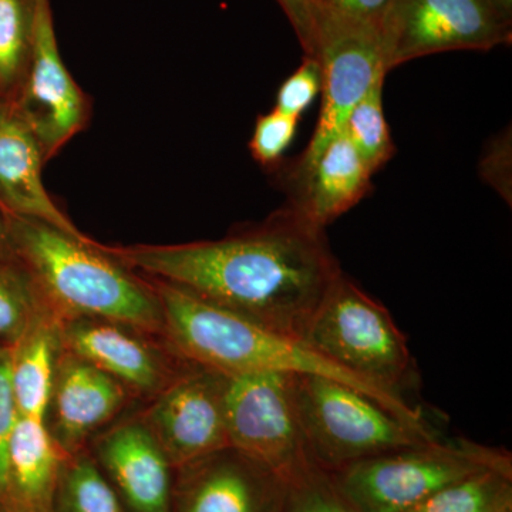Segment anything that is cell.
Returning a JSON list of instances; mask_svg holds the SVG:
<instances>
[{
    "label": "cell",
    "instance_id": "cell-1",
    "mask_svg": "<svg viewBox=\"0 0 512 512\" xmlns=\"http://www.w3.org/2000/svg\"><path fill=\"white\" fill-rule=\"evenodd\" d=\"M104 251L147 279L302 342L320 302L343 272L325 231L289 204L261 224L218 241Z\"/></svg>",
    "mask_w": 512,
    "mask_h": 512
},
{
    "label": "cell",
    "instance_id": "cell-2",
    "mask_svg": "<svg viewBox=\"0 0 512 512\" xmlns=\"http://www.w3.org/2000/svg\"><path fill=\"white\" fill-rule=\"evenodd\" d=\"M147 281L156 292L163 311L165 345L181 359L225 375L278 372L329 377L367 394L417 430L434 433L419 410L403 397L362 382L320 356L302 340L262 328L173 285L153 279Z\"/></svg>",
    "mask_w": 512,
    "mask_h": 512
},
{
    "label": "cell",
    "instance_id": "cell-3",
    "mask_svg": "<svg viewBox=\"0 0 512 512\" xmlns=\"http://www.w3.org/2000/svg\"><path fill=\"white\" fill-rule=\"evenodd\" d=\"M6 222L13 258L28 269L59 320H107L147 336H163L156 292L103 245L33 218L6 214Z\"/></svg>",
    "mask_w": 512,
    "mask_h": 512
},
{
    "label": "cell",
    "instance_id": "cell-4",
    "mask_svg": "<svg viewBox=\"0 0 512 512\" xmlns=\"http://www.w3.org/2000/svg\"><path fill=\"white\" fill-rule=\"evenodd\" d=\"M295 400L309 457L328 473L440 440L436 433L417 430L367 394L329 377L295 375Z\"/></svg>",
    "mask_w": 512,
    "mask_h": 512
},
{
    "label": "cell",
    "instance_id": "cell-5",
    "mask_svg": "<svg viewBox=\"0 0 512 512\" xmlns=\"http://www.w3.org/2000/svg\"><path fill=\"white\" fill-rule=\"evenodd\" d=\"M303 342L340 369L393 396L403 397L402 389L412 377L406 336L382 303L345 272L320 302Z\"/></svg>",
    "mask_w": 512,
    "mask_h": 512
},
{
    "label": "cell",
    "instance_id": "cell-6",
    "mask_svg": "<svg viewBox=\"0 0 512 512\" xmlns=\"http://www.w3.org/2000/svg\"><path fill=\"white\" fill-rule=\"evenodd\" d=\"M512 464L508 451L456 439L404 448L329 473L359 512H410L447 485Z\"/></svg>",
    "mask_w": 512,
    "mask_h": 512
},
{
    "label": "cell",
    "instance_id": "cell-7",
    "mask_svg": "<svg viewBox=\"0 0 512 512\" xmlns=\"http://www.w3.org/2000/svg\"><path fill=\"white\" fill-rule=\"evenodd\" d=\"M308 57L322 69V107L311 141L288 174L293 188L305 180L322 151L345 130L350 111L386 77L382 33L379 30L316 18Z\"/></svg>",
    "mask_w": 512,
    "mask_h": 512
},
{
    "label": "cell",
    "instance_id": "cell-8",
    "mask_svg": "<svg viewBox=\"0 0 512 512\" xmlns=\"http://www.w3.org/2000/svg\"><path fill=\"white\" fill-rule=\"evenodd\" d=\"M225 419L229 447L285 480L312 461L296 409L295 375H228Z\"/></svg>",
    "mask_w": 512,
    "mask_h": 512
},
{
    "label": "cell",
    "instance_id": "cell-9",
    "mask_svg": "<svg viewBox=\"0 0 512 512\" xmlns=\"http://www.w3.org/2000/svg\"><path fill=\"white\" fill-rule=\"evenodd\" d=\"M387 73L400 64L453 50L510 45V25L484 0H396L382 28Z\"/></svg>",
    "mask_w": 512,
    "mask_h": 512
},
{
    "label": "cell",
    "instance_id": "cell-10",
    "mask_svg": "<svg viewBox=\"0 0 512 512\" xmlns=\"http://www.w3.org/2000/svg\"><path fill=\"white\" fill-rule=\"evenodd\" d=\"M227 380L225 373L188 362L141 416L174 470L229 447Z\"/></svg>",
    "mask_w": 512,
    "mask_h": 512
},
{
    "label": "cell",
    "instance_id": "cell-11",
    "mask_svg": "<svg viewBox=\"0 0 512 512\" xmlns=\"http://www.w3.org/2000/svg\"><path fill=\"white\" fill-rule=\"evenodd\" d=\"M35 5L32 56L12 106L32 128L49 161L86 127L90 101L60 56L50 0H35Z\"/></svg>",
    "mask_w": 512,
    "mask_h": 512
},
{
    "label": "cell",
    "instance_id": "cell-12",
    "mask_svg": "<svg viewBox=\"0 0 512 512\" xmlns=\"http://www.w3.org/2000/svg\"><path fill=\"white\" fill-rule=\"evenodd\" d=\"M288 483L235 448L178 468L173 512H285Z\"/></svg>",
    "mask_w": 512,
    "mask_h": 512
},
{
    "label": "cell",
    "instance_id": "cell-13",
    "mask_svg": "<svg viewBox=\"0 0 512 512\" xmlns=\"http://www.w3.org/2000/svg\"><path fill=\"white\" fill-rule=\"evenodd\" d=\"M92 456L127 512H173V464L141 417L93 439Z\"/></svg>",
    "mask_w": 512,
    "mask_h": 512
},
{
    "label": "cell",
    "instance_id": "cell-14",
    "mask_svg": "<svg viewBox=\"0 0 512 512\" xmlns=\"http://www.w3.org/2000/svg\"><path fill=\"white\" fill-rule=\"evenodd\" d=\"M146 336L107 320H60L64 350L99 367L128 392L153 399L188 362L174 366V356H178L173 353L164 357Z\"/></svg>",
    "mask_w": 512,
    "mask_h": 512
},
{
    "label": "cell",
    "instance_id": "cell-15",
    "mask_svg": "<svg viewBox=\"0 0 512 512\" xmlns=\"http://www.w3.org/2000/svg\"><path fill=\"white\" fill-rule=\"evenodd\" d=\"M128 390L82 357L62 350L45 417L53 439L67 454L86 450L94 431L123 410Z\"/></svg>",
    "mask_w": 512,
    "mask_h": 512
},
{
    "label": "cell",
    "instance_id": "cell-16",
    "mask_svg": "<svg viewBox=\"0 0 512 512\" xmlns=\"http://www.w3.org/2000/svg\"><path fill=\"white\" fill-rule=\"evenodd\" d=\"M45 151L12 103L0 101V207L5 214L33 218L92 241L57 207L43 184Z\"/></svg>",
    "mask_w": 512,
    "mask_h": 512
},
{
    "label": "cell",
    "instance_id": "cell-17",
    "mask_svg": "<svg viewBox=\"0 0 512 512\" xmlns=\"http://www.w3.org/2000/svg\"><path fill=\"white\" fill-rule=\"evenodd\" d=\"M372 170L345 133L336 137L313 164L288 204L313 227L323 229L352 210L372 190Z\"/></svg>",
    "mask_w": 512,
    "mask_h": 512
},
{
    "label": "cell",
    "instance_id": "cell-18",
    "mask_svg": "<svg viewBox=\"0 0 512 512\" xmlns=\"http://www.w3.org/2000/svg\"><path fill=\"white\" fill-rule=\"evenodd\" d=\"M67 457L45 420L19 416L9 446V504L5 511L53 512Z\"/></svg>",
    "mask_w": 512,
    "mask_h": 512
},
{
    "label": "cell",
    "instance_id": "cell-19",
    "mask_svg": "<svg viewBox=\"0 0 512 512\" xmlns=\"http://www.w3.org/2000/svg\"><path fill=\"white\" fill-rule=\"evenodd\" d=\"M62 350L60 320L55 313L37 319L10 348V379L19 416L45 420Z\"/></svg>",
    "mask_w": 512,
    "mask_h": 512
},
{
    "label": "cell",
    "instance_id": "cell-20",
    "mask_svg": "<svg viewBox=\"0 0 512 512\" xmlns=\"http://www.w3.org/2000/svg\"><path fill=\"white\" fill-rule=\"evenodd\" d=\"M512 510V464L488 468L447 485L410 512H507Z\"/></svg>",
    "mask_w": 512,
    "mask_h": 512
},
{
    "label": "cell",
    "instance_id": "cell-21",
    "mask_svg": "<svg viewBox=\"0 0 512 512\" xmlns=\"http://www.w3.org/2000/svg\"><path fill=\"white\" fill-rule=\"evenodd\" d=\"M35 0H0V101L18 96L32 56Z\"/></svg>",
    "mask_w": 512,
    "mask_h": 512
},
{
    "label": "cell",
    "instance_id": "cell-22",
    "mask_svg": "<svg viewBox=\"0 0 512 512\" xmlns=\"http://www.w3.org/2000/svg\"><path fill=\"white\" fill-rule=\"evenodd\" d=\"M53 512H127L87 450L64 461Z\"/></svg>",
    "mask_w": 512,
    "mask_h": 512
},
{
    "label": "cell",
    "instance_id": "cell-23",
    "mask_svg": "<svg viewBox=\"0 0 512 512\" xmlns=\"http://www.w3.org/2000/svg\"><path fill=\"white\" fill-rule=\"evenodd\" d=\"M46 313L53 312L28 269L15 258L0 262V346L12 348Z\"/></svg>",
    "mask_w": 512,
    "mask_h": 512
},
{
    "label": "cell",
    "instance_id": "cell-24",
    "mask_svg": "<svg viewBox=\"0 0 512 512\" xmlns=\"http://www.w3.org/2000/svg\"><path fill=\"white\" fill-rule=\"evenodd\" d=\"M384 79L386 77H380L355 109L350 111L343 130L373 174L389 163L396 153L384 116Z\"/></svg>",
    "mask_w": 512,
    "mask_h": 512
},
{
    "label": "cell",
    "instance_id": "cell-25",
    "mask_svg": "<svg viewBox=\"0 0 512 512\" xmlns=\"http://www.w3.org/2000/svg\"><path fill=\"white\" fill-rule=\"evenodd\" d=\"M285 512H359L340 493L328 471L309 461L286 478Z\"/></svg>",
    "mask_w": 512,
    "mask_h": 512
},
{
    "label": "cell",
    "instance_id": "cell-26",
    "mask_svg": "<svg viewBox=\"0 0 512 512\" xmlns=\"http://www.w3.org/2000/svg\"><path fill=\"white\" fill-rule=\"evenodd\" d=\"M298 117L286 116L278 110L261 114L256 119L254 133L249 141L252 157L262 167H275L295 138Z\"/></svg>",
    "mask_w": 512,
    "mask_h": 512
},
{
    "label": "cell",
    "instance_id": "cell-27",
    "mask_svg": "<svg viewBox=\"0 0 512 512\" xmlns=\"http://www.w3.org/2000/svg\"><path fill=\"white\" fill-rule=\"evenodd\" d=\"M19 419L10 379V348L0 346V512L9 504V446Z\"/></svg>",
    "mask_w": 512,
    "mask_h": 512
},
{
    "label": "cell",
    "instance_id": "cell-28",
    "mask_svg": "<svg viewBox=\"0 0 512 512\" xmlns=\"http://www.w3.org/2000/svg\"><path fill=\"white\" fill-rule=\"evenodd\" d=\"M322 90V69L318 60L303 56L302 64L282 83L276 94L275 110L301 119Z\"/></svg>",
    "mask_w": 512,
    "mask_h": 512
},
{
    "label": "cell",
    "instance_id": "cell-29",
    "mask_svg": "<svg viewBox=\"0 0 512 512\" xmlns=\"http://www.w3.org/2000/svg\"><path fill=\"white\" fill-rule=\"evenodd\" d=\"M396 0H315L316 18L379 30ZM315 29V28H313Z\"/></svg>",
    "mask_w": 512,
    "mask_h": 512
},
{
    "label": "cell",
    "instance_id": "cell-30",
    "mask_svg": "<svg viewBox=\"0 0 512 512\" xmlns=\"http://www.w3.org/2000/svg\"><path fill=\"white\" fill-rule=\"evenodd\" d=\"M485 183L493 185L511 204V134H501L494 138L485 151L480 165Z\"/></svg>",
    "mask_w": 512,
    "mask_h": 512
},
{
    "label": "cell",
    "instance_id": "cell-31",
    "mask_svg": "<svg viewBox=\"0 0 512 512\" xmlns=\"http://www.w3.org/2000/svg\"><path fill=\"white\" fill-rule=\"evenodd\" d=\"M298 36L303 52L309 53L315 28V0H278Z\"/></svg>",
    "mask_w": 512,
    "mask_h": 512
},
{
    "label": "cell",
    "instance_id": "cell-32",
    "mask_svg": "<svg viewBox=\"0 0 512 512\" xmlns=\"http://www.w3.org/2000/svg\"><path fill=\"white\" fill-rule=\"evenodd\" d=\"M13 259L12 248H10L8 222H6L5 211L0 207V262Z\"/></svg>",
    "mask_w": 512,
    "mask_h": 512
},
{
    "label": "cell",
    "instance_id": "cell-33",
    "mask_svg": "<svg viewBox=\"0 0 512 512\" xmlns=\"http://www.w3.org/2000/svg\"><path fill=\"white\" fill-rule=\"evenodd\" d=\"M488 8L493 10L498 19L512 25V0H484Z\"/></svg>",
    "mask_w": 512,
    "mask_h": 512
},
{
    "label": "cell",
    "instance_id": "cell-34",
    "mask_svg": "<svg viewBox=\"0 0 512 512\" xmlns=\"http://www.w3.org/2000/svg\"><path fill=\"white\" fill-rule=\"evenodd\" d=\"M5 512H18V511L8 510V511H5Z\"/></svg>",
    "mask_w": 512,
    "mask_h": 512
},
{
    "label": "cell",
    "instance_id": "cell-35",
    "mask_svg": "<svg viewBox=\"0 0 512 512\" xmlns=\"http://www.w3.org/2000/svg\"><path fill=\"white\" fill-rule=\"evenodd\" d=\"M507 512H512V510L511 511H507Z\"/></svg>",
    "mask_w": 512,
    "mask_h": 512
}]
</instances>
